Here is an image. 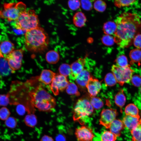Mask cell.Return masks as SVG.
I'll list each match as a JSON object with an SVG mask.
<instances>
[{
	"instance_id": "cell-16",
	"label": "cell",
	"mask_w": 141,
	"mask_h": 141,
	"mask_svg": "<svg viewBox=\"0 0 141 141\" xmlns=\"http://www.w3.org/2000/svg\"><path fill=\"white\" fill-rule=\"evenodd\" d=\"M56 75V73L51 70L44 69L41 73L39 80L45 84H49L51 83Z\"/></svg>"
},
{
	"instance_id": "cell-10",
	"label": "cell",
	"mask_w": 141,
	"mask_h": 141,
	"mask_svg": "<svg viewBox=\"0 0 141 141\" xmlns=\"http://www.w3.org/2000/svg\"><path fill=\"white\" fill-rule=\"evenodd\" d=\"M118 113L115 109H104L102 111L99 120V124L109 128L113 121L115 119Z\"/></svg>"
},
{
	"instance_id": "cell-14",
	"label": "cell",
	"mask_w": 141,
	"mask_h": 141,
	"mask_svg": "<svg viewBox=\"0 0 141 141\" xmlns=\"http://www.w3.org/2000/svg\"><path fill=\"white\" fill-rule=\"evenodd\" d=\"M141 119L140 116H133L126 115L123 118L122 122L125 127L131 130L136 127L140 122Z\"/></svg>"
},
{
	"instance_id": "cell-41",
	"label": "cell",
	"mask_w": 141,
	"mask_h": 141,
	"mask_svg": "<svg viewBox=\"0 0 141 141\" xmlns=\"http://www.w3.org/2000/svg\"><path fill=\"white\" fill-rule=\"evenodd\" d=\"M17 123L16 119L13 117H9L6 120L5 122L6 125L8 127L10 128H14L16 127Z\"/></svg>"
},
{
	"instance_id": "cell-36",
	"label": "cell",
	"mask_w": 141,
	"mask_h": 141,
	"mask_svg": "<svg viewBox=\"0 0 141 141\" xmlns=\"http://www.w3.org/2000/svg\"><path fill=\"white\" fill-rule=\"evenodd\" d=\"M102 43L107 46H111L114 44L115 41L114 37L111 35H105L103 36L101 38Z\"/></svg>"
},
{
	"instance_id": "cell-33",
	"label": "cell",
	"mask_w": 141,
	"mask_h": 141,
	"mask_svg": "<svg viewBox=\"0 0 141 141\" xmlns=\"http://www.w3.org/2000/svg\"><path fill=\"white\" fill-rule=\"evenodd\" d=\"M93 8L96 11L100 12H104L106 9L107 4L104 1L101 0L96 1L93 4Z\"/></svg>"
},
{
	"instance_id": "cell-50",
	"label": "cell",
	"mask_w": 141,
	"mask_h": 141,
	"mask_svg": "<svg viewBox=\"0 0 141 141\" xmlns=\"http://www.w3.org/2000/svg\"><path fill=\"white\" fill-rule=\"evenodd\" d=\"M140 141H141V140Z\"/></svg>"
},
{
	"instance_id": "cell-18",
	"label": "cell",
	"mask_w": 141,
	"mask_h": 141,
	"mask_svg": "<svg viewBox=\"0 0 141 141\" xmlns=\"http://www.w3.org/2000/svg\"><path fill=\"white\" fill-rule=\"evenodd\" d=\"M86 18L84 13L81 11L76 12L73 17L74 25L78 27H81L85 25Z\"/></svg>"
},
{
	"instance_id": "cell-42",
	"label": "cell",
	"mask_w": 141,
	"mask_h": 141,
	"mask_svg": "<svg viewBox=\"0 0 141 141\" xmlns=\"http://www.w3.org/2000/svg\"><path fill=\"white\" fill-rule=\"evenodd\" d=\"M9 103L8 94L0 95V106H6Z\"/></svg>"
},
{
	"instance_id": "cell-3",
	"label": "cell",
	"mask_w": 141,
	"mask_h": 141,
	"mask_svg": "<svg viewBox=\"0 0 141 141\" xmlns=\"http://www.w3.org/2000/svg\"><path fill=\"white\" fill-rule=\"evenodd\" d=\"M29 95L31 104L40 111H51L55 106V98L47 92L41 85L31 92Z\"/></svg>"
},
{
	"instance_id": "cell-39",
	"label": "cell",
	"mask_w": 141,
	"mask_h": 141,
	"mask_svg": "<svg viewBox=\"0 0 141 141\" xmlns=\"http://www.w3.org/2000/svg\"><path fill=\"white\" fill-rule=\"evenodd\" d=\"M80 1L81 6L83 9L86 11H90L92 9L93 6L90 1L82 0Z\"/></svg>"
},
{
	"instance_id": "cell-1",
	"label": "cell",
	"mask_w": 141,
	"mask_h": 141,
	"mask_svg": "<svg viewBox=\"0 0 141 141\" xmlns=\"http://www.w3.org/2000/svg\"><path fill=\"white\" fill-rule=\"evenodd\" d=\"M116 28L115 42L121 48H127L133 43L135 37L141 33V20L137 14L124 12L116 19Z\"/></svg>"
},
{
	"instance_id": "cell-30",
	"label": "cell",
	"mask_w": 141,
	"mask_h": 141,
	"mask_svg": "<svg viewBox=\"0 0 141 141\" xmlns=\"http://www.w3.org/2000/svg\"><path fill=\"white\" fill-rule=\"evenodd\" d=\"M117 137L110 131H105L101 136L102 141H115Z\"/></svg>"
},
{
	"instance_id": "cell-34",
	"label": "cell",
	"mask_w": 141,
	"mask_h": 141,
	"mask_svg": "<svg viewBox=\"0 0 141 141\" xmlns=\"http://www.w3.org/2000/svg\"><path fill=\"white\" fill-rule=\"evenodd\" d=\"M115 62L116 65L120 67H125L129 65L127 57L123 55H120L118 57Z\"/></svg>"
},
{
	"instance_id": "cell-38",
	"label": "cell",
	"mask_w": 141,
	"mask_h": 141,
	"mask_svg": "<svg viewBox=\"0 0 141 141\" xmlns=\"http://www.w3.org/2000/svg\"><path fill=\"white\" fill-rule=\"evenodd\" d=\"M10 114V112L7 108L3 107L0 109V119L3 120H6Z\"/></svg>"
},
{
	"instance_id": "cell-35",
	"label": "cell",
	"mask_w": 141,
	"mask_h": 141,
	"mask_svg": "<svg viewBox=\"0 0 141 141\" xmlns=\"http://www.w3.org/2000/svg\"><path fill=\"white\" fill-rule=\"evenodd\" d=\"M104 81L107 85L109 86H112L115 85L117 83L116 79L112 73L107 74L105 77Z\"/></svg>"
},
{
	"instance_id": "cell-48",
	"label": "cell",
	"mask_w": 141,
	"mask_h": 141,
	"mask_svg": "<svg viewBox=\"0 0 141 141\" xmlns=\"http://www.w3.org/2000/svg\"><path fill=\"white\" fill-rule=\"evenodd\" d=\"M140 92L141 94V87L140 88Z\"/></svg>"
},
{
	"instance_id": "cell-28",
	"label": "cell",
	"mask_w": 141,
	"mask_h": 141,
	"mask_svg": "<svg viewBox=\"0 0 141 141\" xmlns=\"http://www.w3.org/2000/svg\"><path fill=\"white\" fill-rule=\"evenodd\" d=\"M66 91L67 93L70 95L76 96L80 95L77 86L73 83H69L66 89Z\"/></svg>"
},
{
	"instance_id": "cell-7",
	"label": "cell",
	"mask_w": 141,
	"mask_h": 141,
	"mask_svg": "<svg viewBox=\"0 0 141 141\" xmlns=\"http://www.w3.org/2000/svg\"><path fill=\"white\" fill-rule=\"evenodd\" d=\"M111 70L117 83L121 86L131 81L134 72L129 65L124 67L113 65L111 67Z\"/></svg>"
},
{
	"instance_id": "cell-31",
	"label": "cell",
	"mask_w": 141,
	"mask_h": 141,
	"mask_svg": "<svg viewBox=\"0 0 141 141\" xmlns=\"http://www.w3.org/2000/svg\"><path fill=\"white\" fill-rule=\"evenodd\" d=\"M24 121L27 125L31 127H33L36 125L37 122L36 117L32 114L26 116Z\"/></svg>"
},
{
	"instance_id": "cell-20",
	"label": "cell",
	"mask_w": 141,
	"mask_h": 141,
	"mask_svg": "<svg viewBox=\"0 0 141 141\" xmlns=\"http://www.w3.org/2000/svg\"><path fill=\"white\" fill-rule=\"evenodd\" d=\"M14 72L10 68L8 62L4 57L0 58V74L3 76L9 75Z\"/></svg>"
},
{
	"instance_id": "cell-47",
	"label": "cell",
	"mask_w": 141,
	"mask_h": 141,
	"mask_svg": "<svg viewBox=\"0 0 141 141\" xmlns=\"http://www.w3.org/2000/svg\"><path fill=\"white\" fill-rule=\"evenodd\" d=\"M4 57V56L2 54L0 51V58L2 57Z\"/></svg>"
},
{
	"instance_id": "cell-13",
	"label": "cell",
	"mask_w": 141,
	"mask_h": 141,
	"mask_svg": "<svg viewBox=\"0 0 141 141\" xmlns=\"http://www.w3.org/2000/svg\"><path fill=\"white\" fill-rule=\"evenodd\" d=\"M86 87L91 97L95 96L100 91L101 85L98 79L91 77L86 85Z\"/></svg>"
},
{
	"instance_id": "cell-21",
	"label": "cell",
	"mask_w": 141,
	"mask_h": 141,
	"mask_svg": "<svg viewBox=\"0 0 141 141\" xmlns=\"http://www.w3.org/2000/svg\"><path fill=\"white\" fill-rule=\"evenodd\" d=\"M116 28V25L115 22L109 21L104 24L102 30L105 34L111 35L114 34Z\"/></svg>"
},
{
	"instance_id": "cell-46",
	"label": "cell",
	"mask_w": 141,
	"mask_h": 141,
	"mask_svg": "<svg viewBox=\"0 0 141 141\" xmlns=\"http://www.w3.org/2000/svg\"><path fill=\"white\" fill-rule=\"evenodd\" d=\"M56 141H66V138L63 135L59 134L56 138Z\"/></svg>"
},
{
	"instance_id": "cell-24",
	"label": "cell",
	"mask_w": 141,
	"mask_h": 141,
	"mask_svg": "<svg viewBox=\"0 0 141 141\" xmlns=\"http://www.w3.org/2000/svg\"><path fill=\"white\" fill-rule=\"evenodd\" d=\"M125 112L126 115L133 116H139L138 108L133 103L130 104L126 106L125 109Z\"/></svg>"
},
{
	"instance_id": "cell-40",
	"label": "cell",
	"mask_w": 141,
	"mask_h": 141,
	"mask_svg": "<svg viewBox=\"0 0 141 141\" xmlns=\"http://www.w3.org/2000/svg\"><path fill=\"white\" fill-rule=\"evenodd\" d=\"M131 81L132 84L134 86L139 87L141 86V76L138 75H135L132 76Z\"/></svg>"
},
{
	"instance_id": "cell-22",
	"label": "cell",
	"mask_w": 141,
	"mask_h": 141,
	"mask_svg": "<svg viewBox=\"0 0 141 141\" xmlns=\"http://www.w3.org/2000/svg\"><path fill=\"white\" fill-rule=\"evenodd\" d=\"M45 59L47 62L49 63L56 64L59 61V54L58 52L54 50L49 51L46 54Z\"/></svg>"
},
{
	"instance_id": "cell-11",
	"label": "cell",
	"mask_w": 141,
	"mask_h": 141,
	"mask_svg": "<svg viewBox=\"0 0 141 141\" xmlns=\"http://www.w3.org/2000/svg\"><path fill=\"white\" fill-rule=\"evenodd\" d=\"M75 134L79 141H92L94 137L92 130L85 125L77 128Z\"/></svg>"
},
{
	"instance_id": "cell-5",
	"label": "cell",
	"mask_w": 141,
	"mask_h": 141,
	"mask_svg": "<svg viewBox=\"0 0 141 141\" xmlns=\"http://www.w3.org/2000/svg\"><path fill=\"white\" fill-rule=\"evenodd\" d=\"M38 16L34 10L30 9L22 13L14 23L17 30L26 31L39 26Z\"/></svg>"
},
{
	"instance_id": "cell-15",
	"label": "cell",
	"mask_w": 141,
	"mask_h": 141,
	"mask_svg": "<svg viewBox=\"0 0 141 141\" xmlns=\"http://www.w3.org/2000/svg\"><path fill=\"white\" fill-rule=\"evenodd\" d=\"M91 77L89 72L87 69H84L75 80L79 87L84 89L86 87V85Z\"/></svg>"
},
{
	"instance_id": "cell-4",
	"label": "cell",
	"mask_w": 141,
	"mask_h": 141,
	"mask_svg": "<svg viewBox=\"0 0 141 141\" xmlns=\"http://www.w3.org/2000/svg\"><path fill=\"white\" fill-rule=\"evenodd\" d=\"M94 108L90 101L85 98L78 99L73 109V118L74 121L83 125L92 114Z\"/></svg>"
},
{
	"instance_id": "cell-6",
	"label": "cell",
	"mask_w": 141,
	"mask_h": 141,
	"mask_svg": "<svg viewBox=\"0 0 141 141\" xmlns=\"http://www.w3.org/2000/svg\"><path fill=\"white\" fill-rule=\"evenodd\" d=\"M4 9L1 11L0 17L9 21H15L20 15L26 11V5L22 2L5 3Z\"/></svg>"
},
{
	"instance_id": "cell-32",
	"label": "cell",
	"mask_w": 141,
	"mask_h": 141,
	"mask_svg": "<svg viewBox=\"0 0 141 141\" xmlns=\"http://www.w3.org/2000/svg\"><path fill=\"white\" fill-rule=\"evenodd\" d=\"M136 1L134 0H116L114 1V4L116 7L120 8L132 5L134 4Z\"/></svg>"
},
{
	"instance_id": "cell-9",
	"label": "cell",
	"mask_w": 141,
	"mask_h": 141,
	"mask_svg": "<svg viewBox=\"0 0 141 141\" xmlns=\"http://www.w3.org/2000/svg\"><path fill=\"white\" fill-rule=\"evenodd\" d=\"M69 83L66 77L60 74L56 75L51 83L50 89L54 95H57L59 91L66 89Z\"/></svg>"
},
{
	"instance_id": "cell-23",
	"label": "cell",
	"mask_w": 141,
	"mask_h": 141,
	"mask_svg": "<svg viewBox=\"0 0 141 141\" xmlns=\"http://www.w3.org/2000/svg\"><path fill=\"white\" fill-rule=\"evenodd\" d=\"M116 105L122 111V108L124 105L126 98L124 93V90L120 89L115 96L114 99Z\"/></svg>"
},
{
	"instance_id": "cell-37",
	"label": "cell",
	"mask_w": 141,
	"mask_h": 141,
	"mask_svg": "<svg viewBox=\"0 0 141 141\" xmlns=\"http://www.w3.org/2000/svg\"><path fill=\"white\" fill-rule=\"evenodd\" d=\"M69 8L73 10H75L81 6L80 1L78 0H69L68 2Z\"/></svg>"
},
{
	"instance_id": "cell-19",
	"label": "cell",
	"mask_w": 141,
	"mask_h": 141,
	"mask_svg": "<svg viewBox=\"0 0 141 141\" xmlns=\"http://www.w3.org/2000/svg\"><path fill=\"white\" fill-rule=\"evenodd\" d=\"M14 44L9 41H4L0 44V51L4 57L14 50Z\"/></svg>"
},
{
	"instance_id": "cell-26",
	"label": "cell",
	"mask_w": 141,
	"mask_h": 141,
	"mask_svg": "<svg viewBox=\"0 0 141 141\" xmlns=\"http://www.w3.org/2000/svg\"><path fill=\"white\" fill-rule=\"evenodd\" d=\"M131 131L132 136V141L141 140V121L136 127Z\"/></svg>"
},
{
	"instance_id": "cell-29",
	"label": "cell",
	"mask_w": 141,
	"mask_h": 141,
	"mask_svg": "<svg viewBox=\"0 0 141 141\" xmlns=\"http://www.w3.org/2000/svg\"><path fill=\"white\" fill-rule=\"evenodd\" d=\"M59 71L60 75L66 77L69 76L71 73L70 65L66 63H63L59 67Z\"/></svg>"
},
{
	"instance_id": "cell-44",
	"label": "cell",
	"mask_w": 141,
	"mask_h": 141,
	"mask_svg": "<svg viewBox=\"0 0 141 141\" xmlns=\"http://www.w3.org/2000/svg\"><path fill=\"white\" fill-rule=\"evenodd\" d=\"M16 111L17 113L20 115H23L25 113V108L22 104H19L16 108Z\"/></svg>"
},
{
	"instance_id": "cell-45",
	"label": "cell",
	"mask_w": 141,
	"mask_h": 141,
	"mask_svg": "<svg viewBox=\"0 0 141 141\" xmlns=\"http://www.w3.org/2000/svg\"><path fill=\"white\" fill-rule=\"evenodd\" d=\"M41 141H54L52 138L47 136H44L43 137Z\"/></svg>"
},
{
	"instance_id": "cell-8",
	"label": "cell",
	"mask_w": 141,
	"mask_h": 141,
	"mask_svg": "<svg viewBox=\"0 0 141 141\" xmlns=\"http://www.w3.org/2000/svg\"><path fill=\"white\" fill-rule=\"evenodd\" d=\"M24 52V51L22 49L14 50L4 57L10 68L14 72L21 67Z\"/></svg>"
},
{
	"instance_id": "cell-25",
	"label": "cell",
	"mask_w": 141,
	"mask_h": 141,
	"mask_svg": "<svg viewBox=\"0 0 141 141\" xmlns=\"http://www.w3.org/2000/svg\"><path fill=\"white\" fill-rule=\"evenodd\" d=\"M131 60L135 62L141 61V49L137 48L131 50L129 53Z\"/></svg>"
},
{
	"instance_id": "cell-43",
	"label": "cell",
	"mask_w": 141,
	"mask_h": 141,
	"mask_svg": "<svg viewBox=\"0 0 141 141\" xmlns=\"http://www.w3.org/2000/svg\"><path fill=\"white\" fill-rule=\"evenodd\" d=\"M133 43L137 49H141V34L137 35L134 38Z\"/></svg>"
},
{
	"instance_id": "cell-27",
	"label": "cell",
	"mask_w": 141,
	"mask_h": 141,
	"mask_svg": "<svg viewBox=\"0 0 141 141\" xmlns=\"http://www.w3.org/2000/svg\"><path fill=\"white\" fill-rule=\"evenodd\" d=\"M90 101L93 108L96 109H101L104 105L103 102L98 97L95 96L91 97Z\"/></svg>"
},
{
	"instance_id": "cell-49",
	"label": "cell",
	"mask_w": 141,
	"mask_h": 141,
	"mask_svg": "<svg viewBox=\"0 0 141 141\" xmlns=\"http://www.w3.org/2000/svg\"><path fill=\"white\" fill-rule=\"evenodd\" d=\"M1 11L0 10V13H1Z\"/></svg>"
},
{
	"instance_id": "cell-2",
	"label": "cell",
	"mask_w": 141,
	"mask_h": 141,
	"mask_svg": "<svg viewBox=\"0 0 141 141\" xmlns=\"http://www.w3.org/2000/svg\"><path fill=\"white\" fill-rule=\"evenodd\" d=\"M25 45L29 51L41 52L47 48L49 43L48 36L42 27L39 26L26 31L25 34Z\"/></svg>"
},
{
	"instance_id": "cell-12",
	"label": "cell",
	"mask_w": 141,
	"mask_h": 141,
	"mask_svg": "<svg viewBox=\"0 0 141 141\" xmlns=\"http://www.w3.org/2000/svg\"><path fill=\"white\" fill-rule=\"evenodd\" d=\"M86 61V57L80 58L71 64V71L69 76L71 80H75L78 75L84 69Z\"/></svg>"
},
{
	"instance_id": "cell-17",
	"label": "cell",
	"mask_w": 141,
	"mask_h": 141,
	"mask_svg": "<svg viewBox=\"0 0 141 141\" xmlns=\"http://www.w3.org/2000/svg\"><path fill=\"white\" fill-rule=\"evenodd\" d=\"M124 127L122 121L115 119L111 124L109 129L110 132L118 137L120 136V132Z\"/></svg>"
}]
</instances>
